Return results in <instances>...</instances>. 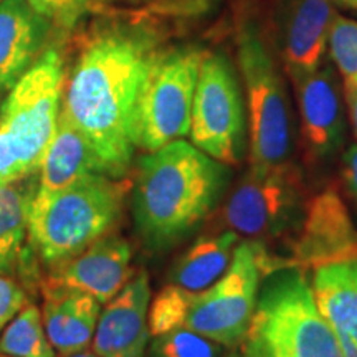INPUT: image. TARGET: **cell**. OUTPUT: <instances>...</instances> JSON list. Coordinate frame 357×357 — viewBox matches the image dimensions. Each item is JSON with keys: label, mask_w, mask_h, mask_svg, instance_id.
I'll list each match as a JSON object with an SVG mask.
<instances>
[{"label": "cell", "mask_w": 357, "mask_h": 357, "mask_svg": "<svg viewBox=\"0 0 357 357\" xmlns=\"http://www.w3.org/2000/svg\"><path fill=\"white\" fill-rule=\"evenodd\" d=\"M29 303L26 291L13 276L0 273V333Z\"/></svg>", "instance_id": "cell-27"}, {"label": "cell", "mask_w": 357, "mask_h": 357, "mask_svg": "<svg viewBox=\"0 0 357 357\" xmlns=\"http://www.w3.org/2000/svg\"><path fill=\"white\" fill-rule=\"evenodd\" d=\"M0 354L10 357H55L43 328L42 310L26 303L0 334Z\"/></svg>", "instance_id": "cell-22"}, {"label": "cell", "mask_w": 357, "mask_h": 357, "mask_svg": "<svg viewBox=\"0 0 357 357\" xmlns=\"http://www.w3.org/2000/svg\"><path fill=\"white\" fill-rule=\"evenodd\" d=\"M190 141L227 166L240 164L247 153V114L242 84L223 55L202 58L190 118Z\"/></svg>", "instance_id": "cell-9"}, {"label": "cell", "mask_w": 357, "mask_h": 357, "mask_svg": "<svg viewBox=\"0 0 357 357\" xmlns=\"http://www.w3.org/2000/svg\"><path fill=\"white\" fill-rule=\"evenodd\" d=\"M341 177L347 194L357 202V144L347 147L344 155H342Z\"/></svg>", "instance_id": "cell-28"}, {"label": "cell", "mask_w": 357, "mask_h": 357, "mask_svg": "<svg viewBox=\"0 0 357 357\" xmlns=\"http://www.w3.org/2000/svg\"><path fill=\"white\" fill-rule=\"evenodd\" d=\"M66 357H100L98 354H95L93 351H82V352H77V354H71V356H66Z\"/></svg>", "instance_id": "cell-32"}, {"label": "cell", "mask_w": 357, "mask_h": 357, "mask_svg": "<svg viewBox=\"0 0 357 357\" xmlns=\"http://www.w3.org/2000/svg\"><path fill=\"white\" fill-rule=\"evenodd\" d=\"M225 357H242V356H240L238 352H235V349H230V351L225 354Z\"/></svg>", "instance_id": "cell-34"}, {"label": "cell", "mask_w": 357, "mask_h": 357, "mask_svg": "<svg viewBox=\"0 0 357 357\" xmlns=\"http://www.w3.org/2000/svg\"><path fill=\"white\" fill-rule=\"evenodd\" d=\"M238 65L248 106L250 162H291L293 129L287 88L253 25L245 26L238 37Z\"/></svg>", "instance_id": "cell-7"}, {"label": "cell", "mask_w": 357, "mask_h": 357, "mask_svg": "<svg viewBox=\"0 0 357 357\" xmlns=\"http://www.w3.org/2000/svg\"><path fill=\"white\" fill-rule=\"evenodd\" d=\"M42 319L48 341L58 357L91 346L102 305L96 298L58 284L42 283Z\"/></svg>", "instance_id": "cell-15"}, {"label": "cell", "mask_w": 357, "mask_h": 357, "mask_svg": "<svg viewBox=\"0 0 357 357\" xmlns=\"http://www.w3.org/2000/svg\"><path fill=\"white\" fill-rule=\"evenodd\" d=\"M63 60L55 48L25 71L0 106V184L38 174L63 101Z\"/></svg>", "instance_id": "cell-4"}, {"label": "cell", "mask_w": 357, "mask_h": 357, "mask_svg": "<svg viewBox=\"0 0 357 357\" xmlns=\"http://www.w3.org/2000/svg\"><path fill=\"white\" fill-rule=\"evenodd\" d=\"M311 291L334 331L346 333L357 342V258L314 268Z\"/></svg>", "instance_id": "cell-21"}, {"label": "cell", "mask_w": 357, "mask_h": 357, "mask_svg": "<svg viewBox=\"0 0 357 357\" xmlns=\"http://www.w3.org/2000/svg\"><path fill=\"white\" fill-rule=\"evenodd\" d=\"M334 19L331 0H293L284 22L283 52L289 77L319 68Z\"/></svg>", "instance_id": "cell-17"}, {"label": "cell", "mask_w": 357, "mask_h": 357, "mask_svg": "<svg viewBox=\"0 0 357 357\" xmlns=\"http://www.w3.org/2000/svg\"><path fill=\"white\" fill-rule=\"evenodd\" d=\"M195 296L197 293L187 291L172 283L160 289L154 300L149 303V311H147L151 336L158 337L166 333L176 331L178 328H184Z\"/></svg>", "instance_id": "cell-23"}, {"label": "cell", "mask_w": 357, "mask_h": 357, "mask_svg": "<svg viewBox=\"0 0 357 357\" xmlns=\"http://www.w3.org/2000/svg\"><path fill=\"white\" fill-rule=\"evenodd\" d=\"M328 45L344 88H357V20L336 17Z\"/></svg>", "instance_id": "cell-25"}, {"label": "cell", "mask_w": 357, "mask_h": 357, "mask_svg": "<svg viewBox=\"0 0 357 357\" xmlns=\"http://www.w3.org/2000/svg\"><path fill=\"white\" fill-rule=\"evenodd\" d=\"M357 258V229L334 187L307 199L300 225L293 231L284 268L314 270L328 263Z\"/></svg>", "instance_id": "cell-11"}, {"label": "cell", "mask_w": 357, "mask_h": 357, "mask_svg": "<svg viewBox=\"0 0 357 357\" xmlns=\"http://www.w3.org/2000/svg\"><path fill=\"white\" fill-rule=\"evenodd\" d=\"M238 238L231 230H208L174 261L169 283L192 293L212 287L229 268Z\"/></svg>", "instance_id": "cell-20"}, {"label": "cell", "mask_w": 357, "mask_h": 357, "mask_svg": "<svg viewBox=\"0 0 357 357\" xmlns=\"http://www.w3.org/2000/svg\"><path fill=\"white\" fill-rule=\"evenodd\" d=\"M0 357H10V356H6V354H0Z\"/></svg>", "instance_id": "cell-35"}, {"label": "cell", "mask_w": 357, "mask_h": 357, "mask_svg": "<svg viewBox=\"0 0 357 357\" xmlns=\"http://www.w3.org/2000/svg\"><path fill=\"white\" fill-rule=\"evenodd\" d=\"M149 303V273L139 270L101 310L91 351L100 357H144L151 336Z\"/></svg>", "instance_id": "cell-14"}, {"label": "cell", "mask_w": 357, "mask_h": 357, "mask_svg": "<svg viewBox=\"0 0 357 357\" xmlns=\"http://www.w3.org/2000/svg\"><path fill=\"white\" fill-rule=\"evenodd\" d=\"M132 182L89 174L55 194H35L29 217V252L48 271L61 266L121 222Z\"/></svg>", "instance_id": "cell-3"}, {"label": "cell", "mask_w": 357, "mask_h": 357, "mask_svg": "<svg viewBox=\"0 0 357 357\" xmlns=\"http://www.w3.org/2000/svg\"><path fill=\"white\" fill-rule=\"evenodd\" d=\"M242 357H266V356H265V352H263L261 349H258L257 346L243 341L242 342Z\"/></svg>", "instance_id": "cell-31"}, {"label": "cell", "mask_w": 357, "mask_h": 357, "mask_svg": "<svg viewBox=\"0 0 357 357\" xmlns=\"http://www.w3.org/2000/svg\"><path fill=\"white\" fill-rule=\"evenodd\" d=\"M229 351L187 328H178L154 337L151 344V357H225Z\"/></svg>", "instance_id": "cell-24"}, {"label": "cell", "mask_w": 357, "mask_h": 357, "mask_svg": "<svg viewBox=\"0 0 357 357\" xmlns=\"http://www.w3.org/2000/svg\"><path fill=\"white\" fill-rule=\"evenodd\" d=\"M344 93L352 128H354V134L357 136V88H344Z\"/></svg>", "instance_id": "cell-29"}, {"label": "cell", "mask_w": 357, "mask_h": 357, "mask_svg": "<svg viewBox=\"0 0 357 357\" xmlns=\"http://www.w3.org/2000/svg\"><path fill=\"white\" fill-rule=\"evenodd\" d=\"M38 176L0 184V273L13 276L29 255V217Z\"/></svg>", "instance_id": "cell-19"}, {"label": "cell", "mask_w": 357, "mask_h": 357, "mask_svg": "<svg viewBox=\"0 0 357 357\" xmlns=\"http://www.w3.org/2000/svg\"><path fill=\"white\" fill-rule=\"evenodd\" d=\"M50 20L26 0L0 2V91H10L38 58Z\"/></svg>", "instance_id": "cell-16"}, {"label": "cell", "mask_w": 357, "mask_h": 357, "mask_svg": "<svg viewBox=\"0 0 357 357\" xmlns=\"http://www.w3.org/2000/svg\"><path fill=\"white\" fill-rule=\"evenodd\" d=\"M306 153L311 160L333 158L344 142L346 123L341 88L331 66L291 77Z\"/></svg>", "instance_id": "cell-12"}, {"label": "cell", "mask_w": 357, "mask_h": 357, "mask_svg": "<svg viewBox=\"0 0 357 357\" xmlns=\"http://www.w3.org/2000/svg\"><path fill=\"white\" fill-rule=\"evenodd\" d=\"M89 174L105 171L82 132L60 113L56 131L38 169L37 194H55Z\"/></svg>", "instance_id": "cell-18"}, {"label": "cell", "mask_w": 357, "mask_h": 357, "mask_svg": "<svg viewBox=\"0 0 357 357\" xmlns=\"http://www.w3.org/2000/svg\"><path fill=\"white\" fill-rule=\"evenodd\" d=\"M263 271L253 242L236 245L227 271L212 287L197 293L184 328L236 349L247 337Z\"/></svg>", "instance_id": "cell-10"}, {"label": "cell", "mask_w": 357, "mask_h": 357, "mask_svg": "<svg viewBox=\"0 0 357 357\" xmlns=\"http://www.w3.org/2000/svg\"><path fill=\"white\" fill-rule=\"evenodd\" d=\"M305 178L293 162L253 166L240 177L217 208L213 230H231L250 242L265 245L293 235L306 207Z\"/></svg>", "instance_id": "cell-6"}, {"label": "cell", "mask_w": 357, "mask_h": 357, "mask_svg": "<svg viewBox=\"0 0 357 357\" xmlns=\"http://www.w3.org/2000/svg\"><path fill=\"white\" fill-rule=\"evenodd\" d=\"M202 58L197 48H176L154 56L134 113L137 147L153 153L189 134Z\"/></svg>", "instance_id": "cell-8"}, {"label": "cell", "mask_w": 357, "mask_h": 357, "mask_svg": "<svg viewBox=\"0 0 357 357\" xmlns=\"http://www.w3.org/2000/svg\"><path fill=\"white\" fill-rule=\"evenodd\" d=\"M336 336H337L339 346H341L342 356L357 357V342L354 341V339L349 337L346 333H342V331H336Z\"/></svg>", "instance_id": "cell-30"}, {"label": "cell", "mask_w": 357, "mask_h": 357, "mask_svg": "<svg viewBox=\"0 0 357 357\" xmlns=\"http://www.w3.org/2000/svg\"><path fill=\"white\" fill-rule=\"evenodd\" d=\"M146 35L109 32L89 42L63 88L61 114L82 132L106 176L131 169L134 113L154 56Z\"/></svg>", "instance_id": "cell-1"}, {"label": "cell", "mask_w": 357, "mask_h": 357, "mask_svg": "<svg viewBox=\"0 0 357 357\" xmlns=\"http://www.w3.org/2000/svg\"><path fill=\"white\" fill-rule=\"evenodd\" d=\"M337 2L344 3V6L351 7V8H357V0H337Z\"/></svg>", "instance_id": "cell-33"}, {"label": "cell", "mask_w": 357, "mask_h": 357, "mask_svg": "<svg viewBox=\"0 0 357 357\" xmlns=\"http://www.w3.org/2000/svg\"><path fill=\"white\" fill-rule=\"evenodd\" d=\"M26 2L45 19L70 29L86 10L89 0H26Z\"/></svg>", "instance_id": "cell-26"}, {"label": "cell", "mask_w": 357, "mask_h": 357, "mask_svg": "<svg viewBox=\"0 0 357 357\" xmlns=\"http://www.w3.org/2000/svg\"><path fill=\"white\" fill-rule=\"evenodd\" d=\"M0 2H2V0H0Z\"/></svg>", "instance_id": "cell-36"}, {"label": "cell", "mask_w": 357, "mask_h": 357, "mask_svg": "<svg viewBox=\"0 0 357 357\" xmlns=\"http://www.w3.org/2000/svg\"><path fill=\"white\" fill-rule=\"evenodd\" d=\"M230 182V166L182 139L142 155L131 185L142 245L151 252L181 245L215 213Z\"/></svg>", "instance_id": "cell-2"}, {"label": "cell", "mask_w": 357, "mask_h": 357, "mask_svg": "<svg viewBox=\"0 0 357 357\" xmlns=\"http://www.w3.org/2000/svg\"><path fill=\"white\" fill-rule=\"evenodd\" d=\"M245 341L266 357H344L336 331L316 306L305 271L298 268L263 278Z\"/></svg>", "instance_id": "cell-5"}, {"label": "cell", "mask_w": 357, "mask_h": 357, "mask_svg": "<svg viewBox=\"0 0 357 357\" xmlns=\"http://www.w3.org/2000/svg\"><path fill=\"white\" fill-rule=\"evenodd\" d=\"M131 260V245L113 231L93 242L61 266L48 271L43 283L86 293L105 306L134 276Z\"/></svg>", "instance_id": "cell-13"}]
</instances>
